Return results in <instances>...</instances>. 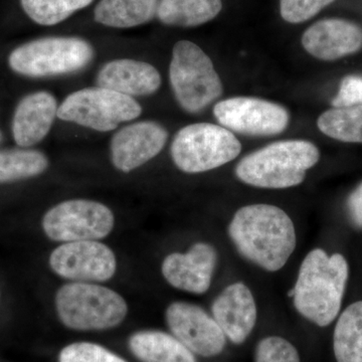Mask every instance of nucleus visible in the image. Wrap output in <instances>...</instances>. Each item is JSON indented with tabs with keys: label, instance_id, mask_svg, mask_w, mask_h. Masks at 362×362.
Segmentation results:
<instances>
[{
	"label": "nucleus",
	"instance_id": "a878e982",
	"mask_svg": "<svg viewBox=\"0 0 362 362\" xmlns=\"http://www.w3.org/2000/svg\"><path fill=\"white\" fill-rule=\"evenodd\" d=\"M59 361L127 362L101 345L90 342H77L68 345L59 354Z\"/></svg>",
	"mask_w": 362,
	"mask_h": 362
},
{
	"label": "nucleus",
	"instance_id": "0eeeda50",
	"mask_svg": "<svg viewBox=\"0 0 362 362\" xmlns=\"http://www.w3.org/2000/svg\"><path fill=\"white\" fill-rule=\"evenodd\" d=\"M238 138L221 126L197 123L178 131L171 145V157L183 173H201L225 165L240 156Z\"/></svg>",
	"mask_w": 362,
	"mask_h": 362
},
{
	"label": "nucleus",
	"instance_id": "f8f14e48",
	"mask_svg": "<svg viewBox=\"0 0 362 362\" xmlns=\"http://www.w3.org/2000/svg\"><path fill=\"white\" fill-rule=\"evenodd\" d=\"M165 318L173 337L192 354L213 357L225 349V333L202 307L187 302H173L166 309Z\"/></svg>",
	"mask_w": 362,
	"mask_h": 362
},
{
	"label": "nucleus",
	"instance_id": "7ed1b4c3",
	"mask_svg": "<svg viewBox=\"0 0 362 362\" xmlns=\"http://www.w3.org/2000/svg\"><path fill=\"white\" fill-rule=\"evenodd\" d=\"M320 158L313 143L306 140H287L272 143L242 159L235 175L252 187L281 189L303 182L308 169Z\"/></svg>",
	"mask_w": 362,
	"mask_h": 362
},
{
	"label": "nucleus",
	"instance_id": "aec40b11",
	"mask_svg": "<svg viewBox=\"0 0 362 362\" xmlns=\"http://www.w3.org/2000/svg\"><path fill=\"white\" fill-rule=\"evenodd\" d=\"M159 0H101L95 8V20L116 28H134L156 16Z\"/></svg>",
	"mask_w": 362,
	"mask_h": 362
},
{
	"label": "nucleus",
	"instance_id": "dca6fc26",
	"mask_svg": "<svg viewBox=\"0 0 362 362\" xmlns=\"http://www.w3.org/2000/svg\"><path fill=\"white\" fill-rule=\"evenodd\" d=\"M302 45L315 58L334 61L361 49L362 30L339 18L320 21L304 33Z\"/></svg>",
	"mask_w": 362,
	"mask_h": 362
},
{
	"label": "nucleus",
	"instance_id": "9b49d317",
	"mask_svg": "<svg viewBox=\"0 0 362 362\" xmlns=\"http://www.w3.org/2000/svg\"><path fill=\"white\" fill-rule=\"evenodd\" d=\"M49 267L59 277L77 282H104L116 273L110 247L96 240L66 243L49 256Z\"/></svg>",
	"mask_w": 362,
	"mask_h": 362
},
{
	"label": "nucleus",
	"instance_id": "c85d7f7f",
	"mask_svg": "<svg viewBox=\"0 0 362 362\" xmlns=\"http://www.w3.org/2000/svg\"><path fill=\"white\" fill-rule=\"evenodd\" d=\"M332 105L335 108L362 105V77L347 76L343 78L339 92L333 99Z\"/></svg>",
	"mask_w": 362,
	"mask_h": 362
},
{
	"label": "nucleus",
	"instance_id": "9d476101",
	"mask_svg": "<svg viewBox=\"0 0 362 362\" xmlns=\"http://www.w3.org/2000/svg\"><path fill=\"white\" fill-rule=\"evenodd\" d=\"M214 114L223 127L250 136L280 134L289 123L284 107L259 98L223 100L214 106Z\"/></svg>",
	"mask_w": 362,
	"mask_h": 362
},
{
	"label": "nucleus",
	"instance_id": "bb28decb",
	"mask_svg": "<svg viewBox=\"0 0 362 362\" xmlns=\"http://www.w3.org/2000/svg\"><path fill=\"white\" fill-rule=\"evenodd\" d=\"M256 362H300L296 347L285 338H264L257 345Z\"/></svg>",
	"mask_w": 362,
	"mask_h": 362
},
{
	"label": "nucleus",
	"instance_id": "6ab92c4d",
	"mask_svg": "<svg viewBox=\"0 0 362 362\" xmlns=\"http://www.w3.org/2000/svg\"><path fill=\"white\" fill-rule=\"evenodd\" d=\"M129 349L142 362H197L194 354L177 338L162 331L134 333Z\"/></svg>",
	"mask_w": 362,
	"mask_h": 362
},
{
	"label": "nucleus",
	"instance_id": "ddd939ff",
	"mask_svg": "<svg viewBox=\"0 0 362 362\" xmlns=\"http://www.w3.org/2000/svg\"><path fill=\"white\" fill-rule=\"evenodd\" d=\"M168 137L165 128L153 121L126 126L112 138V162L118 170L131 173L158 156Z\"/></svg>",
	"mask_w": 362,
	"mask_h": 362
},
{
	"label": "nucleus",
	"instance_id": "4468645a",
	"mask_svg": "<svg viewBox=\"0 0 362 362\" xmlns=\"http://www.w3.org/2000/svg\"><path fill=\"white\" fill-rule=\"evenodd\" d=\"M218 264V252L207 243H197L187 252H173L161 266L168 284L192 294L201 295L209 289Z\"/></svg>",
	"mask_w": 362,
	"mask_h": 362
},
{
	"label": "nucleus",
	"instance_id": "a211bd4d",
	"mask_svg": "<svg viewBox=\"0 0 362 362\" xmlns=\"http://www.w3.org/2000/svg\"><path fill=\"white\" fill-rule=\"evenodd\" d=\"M97 84L126 96H148L159 89L161 77L148 63L121 59L109 62L100 70Z\"/></svg>",
	"mask_w": 362,
	"mask_h": 362
},
{
	"label": "nucleus",
	"instance_id": "f257e3e1",
	"mask_svg": "<svg viewBox=\"0 0 362 362\" xmlns=\"http://www.w3.org/2000/svg\"><path fill=\"white\" fill-rule=\"evenodd\" d=\"M228 235L240 256L268 272L281 270L296 247L294 223L280 207H240L228 226Z\"/></svg>",
	"mask_w": 362,
	"mask_h": 362
},
{
	"label": "nucleus",
	"instance_id": "cd10ccee",
	"mask_svg": "<svg viewBox=\"0 0 362 362\" xmlns=\"http://www.w3.org/2000/svg\"><path fill=\"white\" fill-rule=\"evenodd\" d=\"M333 1L334 0H280L281 16L287 23H304Z\"/></svg>",
	"mask_w": 362,
	"mask_h": 362
},
{
	"label": "nucleus",
	"instance_id": "1a4fd4ad",
	"mask_svg": "<svg viewBox=\"0 0 362 362\" xmlns=\"http://www.w3.org/2000/svg\"><path fill=\"white\" fill-rule=\"evenodd\" d=\"M114 214L101 202L71 199L52 207L42 218V228L56 242H80L106 238L114 228Z\"/></svg>",
	"mask_w": 362,
	"mask_h": 362
},
{
	"label": "nucleus",
	"instance_id": "f03ea898",
	"mask_svg": "<svg viewBox=\"0 0 362 362\" xmlns=\"http://www.w3.org/2000/svg\"><path fill=\"white\" fill-rule=\"evenodd\" d=\"M349 275V264L341 254L328 256L323 250H312L293 288L295 308L319 327L329 325L339 314Z\"/></svg>",
	"mask_w": 362,
	"mask_h": 362
},
{
	"label": "nucleus",
	"instance_id": "393cba45",
	"mask_svg": "<svg viewBox=\"0 0 362 362\" xmlns=\"http://www.w3.org/2000/svg\"><path fill=\"white\" fill-rule=\"evenodd\" d=\"M93 0H21L25 13L40 25H54L90 6Z\"/></svg>",
	"mask_w": 362,
	"mask_h": 362
},
{
	"label": "nucleus",
	"instance_id": "20e7f679",
	"mask_svg": "<svg viewBox=\"0 0 362 362\" xmlns=\"http://www.w3.org/2000/svg\"><path fill=\"white\" fill-rule=\"evenodd\" d=\"M59 320L74 330H106L123 322L128 313L124 298L114 290L90 283L62 286L56 295Z\"/></svg>",
	"mask_w": 362,
	"mask_h": 362
},
{
	"label": "nucleus",
	"instance_id": "412c9836",
	"mask_svg": "<svg viewBox=\"0 0 362 362\" xmlns=\"http://www.w3.org/2000/svg\"><path fill=\"white\" fill-rule=\"evenodd\" d=\"M221 0H159L156 16L164 25L192 28L214 20Z\"/></svg>",
	"mask_w": 362,
	"mask_h": 362
},
{
	"label": "nucleus",
	"instance_id": "5701e85b",
	"mask_svg": "<svg viewBox=\"0 0 362 362\" xmlns=\"http://www.w3.org/2000/svg\"><path fill=\"white\" fill-rule=\"evenodd\" d=\"M49 168V159L42 152L30 149L0 151V183L35 177Z\"/></svg>",
	"mask_w": 362,
	"mask_h": 362
},
{
	"label": "nucleus",
	"instance_id": "39448f33",
	"mask_svg": "<svg viewBox=\"0 0 362 362\" xmlns=\"http://www.w3.org/2000/svg\"><path fill=\"white\" fill-rule=\"evenodd\" d=\"M94 49L87 40L73 37H51L32 40L16 47L8 63L20 75L52 77L76 73L89 66Z\"/></svg>",
	"mask_w": 362,
	"mask_h": 362
},
{
	"label": "nucleus",
	"instance_id": "7c9ffc66",
	"mask_svg": "<svg viewBox=\"0 0 362 362\" xmlns=\"http://www.w3.org/2000/svg\"><path fill=\"white\" fill-rule=\"evenodd\" d=\"M1 139H2V135H1V132H0V142H1Z\"/></svg>",
	"mask_w": 362,
	"mask_h": 362
},
{
	"label": "nucleus",
	"instance_id": "f3484780",
	"mask_svg": "<svg viewBox=\"0 0 362 362\" xmlns=\"http://www.w3.org/2000/svg\"><path fill=\"white\" fill-rule=\"evenodd\" d=\"M57 100L51 93H33L23 98L16 107L13 120L14 141L30 147L49 134L58 113Z\"/></svg>",
	"mask_w": 362,
	"mask_h": 362
},
{
	"label": "nucleus",
	"instance_id": "2eb2a0df",
	"mask_svg": "<svg viewBox=\"0 0 362 362\" xmlns=\"http://www.w3.org/2000/svg\"><path fill=\"white\" fill-rule=\"evenodd\" d=\"M213 317L221 329L235 344L246 341L257 322L256 301L244 283L228 286L214 300Z\"/></svg>",
	"mask_w": 362,
	"mask_h": 362
},
{
	"label": "nucleus",
	"instance_id": "c756f323",
	"mask_svg": "<svg viewBox=\"0 0 362 362\" xmlns=\"http://www.w3.org/2000/svg\"><path fill=\"white\" fill-rule=\"evenodd\" d=\"M347 213L354 226L362 230V182L357 185L347 199Z\"/></svg>",
	"mask_w": 362,
	"mask_h": 362
},
{
	"label": "nucleus",
	"instance_id": "6e6552de",
	"mask_svg": "<svg viewBox=\"0 0 362 362\" xmlns=\"http://www.w3.org/2000/svg\"><path fill=\"white\" fill-rule=\"evenodd\" d=\"M141 113V106L132 97L98 87L71 93L59 107L57 117L99 132H108Z\"/></svg>",
	"mask_w": 362,
	"mask_h": 362
},
{
	"label": "nucleus",
	"instance_id": "4be33fe9",
	"mask_svg": "<svg viewBox=\"0 0 362 362\" xmlns=\"http://www.w3.org/2000/svg\"><path fill=\"white\" fill-rule=\"evenodd\" d=\"M333 349L337 362H362V301L349 305L340 315Z\"/></svg>",
	"mask_w": 362,
	"mask_h": 362
},
{
	"label": "nucleus",
	"instance_id": "423d86ee",
	"mask_svg": "<svg viewBox=\"0 0 362 362\" xmlns=\"http://www.w3.org/2000/svg\"><path fill=\"white\" fill-rule=\"evenodd\" d=\"M169 78L176 100L189 113L204 110L223 94L213 62L199 45L188 40H180L173 47Z\"/></svg>",
	"mask_w": 362,
	"mask_h": 362
},
{
	"label": "nucleus",
	"instance_id": "b1692460",
	"mask_svg": "<svg viewBox=\"0 0 362 362\" xmlns=\"http://www.w3.org/2000/svg\"><path fill=\"white\" fill-rule=\"evenodd\" d=\"M317 125L321 132L333 139L362 143V105L324 112Z\"/></svg>",
	"mask_w": 362,
	"mask_h": 362
}]
</instances>
